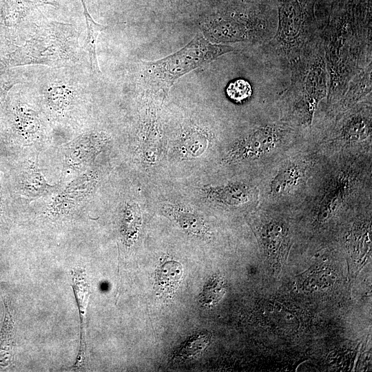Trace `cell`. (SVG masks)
Returning <instances> with one entry per match:
<instances>
[{
    "label": "cell",
    "instance_id": "obj_1",
    "mask_svg": "<svg viewBox=\"0 0 372 372\" xmlns=\"http://www.w3.org/2000/svg\"><path fill=\"white\" fill-rule=\"evenodd\" d=\"M77 32L71 24L44 23L26 42L14 49L3 61V68L30 64L51 67L69 65L76 60Z\"/></svg>",
    "mask_w": 372,
    "mask_h": 372
},
{
    "label": "cell",
    "instance_id": "obj_2",
    "mask_svg": "<svg viewBox=\"0 0 372 372\" xmlns=\"http://www.w3.org/2000/svg\"><path fill=\"white\" fill-rule=\"evenodd\" d=\"M233 50L231 46L211 43L203 35L198 34L173 54L144 63L146 86L165 95L181 76Z\"/></svg>",
    "mask_w": 372,
    "mask_h": 372
},
{
    "label": "cell",
    "instance_id": "obj_3",
    "mask_svg": "<svg viewBox=\"0 0 372 372\" xmlns=\"http://www.w3.org/2000/svg\"><path fill=\"white\" fill-rule=\"evenodd\" d=\"M286 134L285 129L276 125L258 127L235 141L227 150L224 161L234 163L265 156L282 143Z\"/></svg>",
    "mask_w": 372,
    "mask_h": 372
},
{
    "label": "cell",
    "instance_id": "obj_4",
    "mask_svg": "<svg viewBox=\"0 0 372 372\" xmlns=\"http://www.w3.org/2000/svg\"><path fill=\"white\" fill-rule=\"evenodd\" d=\"M97 180L96 175L91 172L76 178L54 199L51 206L52 212L63 214L75 208L91 194Z\"/></svg>",
    "mask_w": 372,
    "mask_h": 372
},
{
    "label": "cell",
    "instance_id": "obj_5",
    "mask_svg": "<svg viewBox=\"0 0 372 372\" xmlns=\"http://www.w3.org/2000/svg\"><path fill=\"white\" fill-rule=\"evenodd\" d=\"M107 141V137L103 133L89 132L79 136L68 148V165L76 169L85 167L101 152Z\"/></svg>",
    "mask_w": 372,
    "mask_h": 372
},
{
    "label": "cell",
    "instance_id": "obj_6",
    "mask_svg": "<svg viewBox=\"0 0 372 372\" xmlns=\"http://www.w3.org/2000/svg\"><path fill=\"white\" fill-rule=\"evenodd\" d=\"M310 162L300 158L287 161L271 179L270 194L282 196L291 194L303 183L309 171Z\"/></svg>",
    "mask_w": 372,
    "mask_h": 372
},
{
    "label": "cell",
    "instance_id": "obj_7",
    "mask_svg": "<svg viewBox=\"0 0 372 372\" xmlns=\"http://www.w3.org/2000/svg\"><path fill=\"white\" fill-rule=\"evenodd\" d=\"M206 198L216 203L240 207L255 200L256 189L243 183H232L223 185L209 187L204 189Z\"/></svg>",
    "mask_w": 372,
    "mask_h": 372
},
{
    "label": "cell",
    "instance_id": "obj_8",
    "mask_svg": "<svg viewBox=\"0 0 372 372\" xmlns=\"http://www.w3.org/2000/svg\"><path fill=\"white\" fill-rule=\"evenodd\" d=\"M19 192L29 198H37L52 193L59 184H49L36 161H29L23 167L17 180Z\"/></svg>",
    "mask_w": 372,
    "mask_h": 372
},
{
    "label": "cell",
    "instance_id": "obj_9",
    "mask_svg": "<svg viewBox=\"0 0 372 372\" xmlns=\"http://www.w3.org/2000/svg\"><path fill=\"white\" fill-rule=\"evenodd\" d=\"M7 113L12 129L21 136L30 137L40 127V121L34 111L19 102H10L6 105Z\"/></svg>",
    "mask_w": 372,
    "mask_h": 372
},
{
    "label": "cell",
    "instance_id": "obj_10",
    "mask_svg": "<svg viewBox=\"0 0 372 372\" xmlns=\"http://www.w3.org/2000/svg\"><path fill=\"white\" fill-rule=\"evenodd\" d=\"M183 275L180 263L169 260L161 265L156 272V287L158 296L170 298L179 286Z\"/></svg>",
    "mask_w": 372,
    "mask_h": 372
},
{
    "label": "cell",
    "instance_id": "obj_11",
    "mask_svg": "<svg viewBox=\"0 0 372 372\" xmlns=\"http://www.w3.org/2000/svg\"><path fill=\"white\" fill-rule=\"evenodd\" d=\"M163 209L187 231L200 236L206 234L207 227L202 216L171 204L164 205Z\"/></svg>",
    "mask_w": 372,
    "mask_h": 372
},
{
    "label": "cell",
    "instance_id": "obj_12",
    "mask_svg": "<svg viewBox=\"0 0 372 372\" xmlns=\"http://www.w3.org/2000/svg\"><path fill=\"white\" fill-rule=\"evenodd\" d=\"M262 235L264 247L269 252L278 253L287 247L288 228L282 220H272L267 223Z\"/></svg>",
    "mask_w": 372,
    "mask_h": 372
},
{
    "label": "cell",
    "instance_id": "obj_13",
    "mask_svg": "<svg viewBox=\"0 0 372 372\" xmlns=\"http://www.w3.org/2000/svg\"><path fill=\"white\" fill-rule=\"evenodd\" d=\"M5 304V318L0 334V366H7L12 359L14 353L13 329L14 320L9 304L3 298Z\"/></svg>",
    "mask_w": 372,
    "mask_h": 372
},
{
    "label": "cell",
    "instance_id": "obj_14",
    "mask_svg": "<svg viewBox=\"0 0 372 372\" xmlns=\"http://www.w3.org/2000/svg\"><path fill=\"white\" fill-rule=\"evenodd\" d=\"M86 28L87 37L85 39V50L87 52L90 65L92 71L96 74H101L96 56V42L99 34L107 28V26L96 23L89 12L83 13Z\"/></svg>",
    "mask_w": 372,
    "mask_h": 372
},
{
    "label": "cell",
    "instance_id": "obj_15",
    "mask_svg": "<svg viewBox=\"0 0 372 372\" xmlns=\"http://www.w3.org/2000/svg\"><path fill=\"white\" fill-rule=\"evenodd\" d=\"M141 224L139 207L135 203H129L123 211L121 233L125 242L131 245L136 238Z\"/></svg>",
    "mask_w": 372,
    "mask_h": 372
},
{
    "label": "cell",
    "instance_id": "obj_16",
    "mask_svg": "<svg viewBox=\"0 0 372 372\" xmlns=\"http://www.w3.org/2000/svg\"><path fill=\"white\" fill-rule=\"evenodd\" d=\"M338 180V186L334 184V187L329 190L322 200L318 211L319 220H324L330 217L342 202L343 191L346 187V185H342L346 181H342L341 178H339Z\"/></svg>",
    "mask_w": 372,
    "mask_h": 372
},
{
    "label": "cell",
    "instance_id": "obj_17",
    "mask_svg": "<svg viewBox=\"0 0 372 372\" xmlns=\"http://www.w3.org/2000/svg\"><path fill=\"white\" fill-rule=\"evenodd\" d=\"M371 133V125L362 118L356 117L351 119L344 127L341 138L349 143L362 141L366 138Z\"/></svg>",
    "mask_w": 372,
    "mask_h": 372
},
{
    "label": "cell",
    "instance_id": "obj_18",
    "mask_svg": "<svg viewBox=\"0 0 372 372\" xmlns=\"http://www.w3.org/2000/svg\"><path fill=\"white\" fill-rule=\"evenodd\" d=\"M209 341L210 335L208 333H200L194 336L176 351L174 358L180 360L195 357L206 348Z\"/></svg>",
    "mask_w": 372,
    "mask_h": 372
},
{
    "label": "cell",
    "instance_id": "obj_19",
    "mask_svg": "<svg viewBox=\"0 0 372 372\" xmlns=\"http://www.w3.org/2000/svg\"><path fill=\"white\" fill-rule=\"evenodd\" d=\"M225 293L224 282L220 277H214L205 286L200 296L203 304L211 306L217 303Z\"/></svg>",
    "mask_w": 372,
    "mask_h": 372
},
{
    "label": "cell",
    "instance_id": "obj_20",
    "mask_svg": "<svg viewBox=\"0 0 372 372\" xmlns=\"http://www.w3.org/2000/svg\"><path fill=\"white\" fill-rule=\"evenodd\" d=\"M226 92L231 100L240 103L251 96V87L248 81L244 79H237L230 83Z\"/></svg>",
    "mask_w": 372,
    "mask_h": 372
},
{
    "label": "cell",
    "instance_id": "obj_21",
    "mask_svg": "<svg viewBox=\"0 0 372 372\" xmlns=\"http://www.w3.org/2000/svg\"><path fill=\"white\" fill-rule=\"evenodd\" d=\"M20 82L10 68L0 70V103H3L12 87Z\"/></svg>",
    "mask_w": 372,
    "mask_h": 372
},
{
    "label": "cell",
    "instance_id": "obj_22",
    "mask_svg": "<svg viewBox=\"0 0 372 372\" xmlns=\"http://www.w3.org/2000/svg\"><path fill=\"white\" fill-rule=\"evenodd\" d=\"M10 35V33L6 26L2 17L0 5V70L6 69L3 68V61L6 56L12 51L10 50L11 41Z\"/></svg>",
    "mask_w": 372,
    "mask_h": 372
},
{
    "label": "cell",
    "instance_id": "obj_23",
    "mask_svg": "<svg viewBox=\"0 0 372 372\" xmlns=\"http://www.w3.org/2000/svg\"><path fill=\"white\" fill-rule=\"evenodd\" d=\"M3 188H2L1 175L0 172V220L3 216Z\"/></svg>",
    "mask_w": 372,
    "mask_h": 372
},
{
    "label": "cell",
    "instance_id": "obj_24",
    "mask_svg": "<svg viewBox=\"0 0 372 372\" xmlns=\"http://www.w3.org/2000/svg\"><path fill=\"white\" fill-rule=\"evenodd\" d=\"M81 1L83 6V10H87L85 0H81Z\"/></svg>",
    "mask_w": 372,
    "mask_h": 372
}]
</instances>
